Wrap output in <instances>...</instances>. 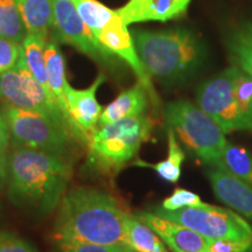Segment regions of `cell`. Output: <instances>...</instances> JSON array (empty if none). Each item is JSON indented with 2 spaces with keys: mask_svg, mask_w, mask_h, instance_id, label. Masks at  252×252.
I'll return each instance as SVG.
<instances>
[{
  "mask_svg": "<svg viewBox=\"0 0 252 252\" xmlns=\"http://www.w3.org/2000/svg\"><path fill=\"white\" fill-rule=\"evenodd\" d=\"M9 144H11V133H9L8 123L4 113L0 111V153H7Z\"/></svg>",
  "mask_w": 252,
  "mask_h": 252,
  "instance_id": "1f68e13d",
  "label": "cell"
},
{
  "mask_svg": "<svg viewBox=\"0 0 252 252\" xmlns=\"http://www.w3.org/2000/svg\"><path fill=\"white\" fill-rule=\"evenodd\" d=\"M208 176L214 194L220 201L252 220V186L239 180L224 169H212Z\"/></svg>",
  "mask_w": 252,
  "mask_h": 252,
  "instance_id": "9a60e30c",
  "label": "cell"
},
{
  "mask_svg": "<svg viewBox=\"0 0 252 252\" xmlns=\"http://www.w3.org/2000/svg\"><path fill=\"white\" fill-rule=\"evenodd\" d=\"M56 243L60 252H133L123 245H105L71 239H59Z\"/></svg>",
  "mask_w": 252,
  "mask_h": 252,
  "instance_id": "4316f807",
  "label": "cell"
},
{
  "mask_svg": "<svg viewBox=\"0 0 252 252\" xmlns=\"http://www.w3.org/2000/svg\"><path fill=\"white\" fill-rule=\"evenodd\" d=\"M165 119L167 126L201 161L220 168L228 141L209 115L188 100H174L166 105Z\"/></svg>",
  "mask_w": 252,
  "mask_h": 252,
  "instance_id": "5b68a950",
  "label": "cell"
},
{
  "mask_svg": "<svg viewBox=\"0 0 252 252\" xmlns=\"http://www.w3.org/2000/svg\"><path fill=\"white\" fill-rule=\"evenodd\" d=\"M127 215L112 195L94 188L76 187L62 197L54 238L127 247L125 234Z\"/></svg>",
  "mask_w": 252,
  "mask_h": 252,
  "instance_id": "7a4b0ae2",
  "label": "cell"
},
{
  "mask_svg": "<svg viewBox=\"0 0 252 252\" xmlns=\"http://www.w3.org/2000/svg\"><path fill=\"white\" fill-rule=\"evenodd\" d=\"M7 181V153H0V190Z\"/></svg>",
  "mask_w": 252,
  "mask_h": 252,
  "instance_id": "d6a6232c",
  "label": "cell"
},
{
  "mask_svg": "<svg viewBox=\"0 0 252 252\" xmlns=\"http://www.w3.org/2000/svg\"><path fill=\"white\" fill-rule=\"evenodd\" d=\"M46 42V37L37 35V34H27L21 42V56L33 77L53 96L48 86V76H47L45 59Z\"/></svg>",
  "mask_w": 252,
  "mask_h": 252,
  "instance_id": "ffe728a7",
  "label": "cell"
},
{
  "mask_svg": "<svg viewBox=\"0 0 252 252\" xmlns=\"http://www.w3.org/2000/svg\"><path fill=\"white\" fill-rule=\"evenodd\" d=\"M231 60L237 67L252 75V25L245 24L237 28L228 40Z\"/></svg>",
  "mask_w": 252,
  "mask_h": 252,
  "instance_id": "7402d4cb",
  "label": "cell"
},
{
  "mask_svg": "<svg viewBox=\"0 0 252 252\" xmlns=\"http://www.w3.org/2000/svg\"><path fill=\"white\" fill-rule=\"evenodd\" d=\"M71 176L68 158L24 147L7 153L9 200L33 213L47 215L59 208Z\"/></svg>",
  "mask_w": 252,
  "mask_h": 252,
  "instance_id": "6da1fadb",
  "label": "cell"
},
{
  "mask_svg": "<svg viewBox=\"0 0 252 252\" xmlns=\"http://www.w3.org/2000/svg\"><path fill=\"white\" fill-rule=\"evenodd\" d=\"M209 252H252L251 242L231 239H208Z\"/></svg>",
  "mask_w": 252,
  "mask_h": 252,
  "instance_id": "4dcf8cb0",
  "label": "cell"
},
{
  "mask_svg": "<svg viewBox=\"0 0 252 252\" xmlns=\"http://www.w3.org/2000/svg\"><path fill=\"white\" fill-rule=\"evenodd\" d=\"M203 204L204 202L201 201L197 194L184 188H176L171 196L163 200L161 208L173 212V210L182 209L186 207H202Z\"/></svg>",
  "mask_w": 252,
  "mask_h": 252,
  "instance_id": "83f0119b",
  "label": "cell"
},
{
  "mask_svg": "<svg viewBox=\"0 0 252 252\" xmlns=\"http://www.w3.org/2000/svg\"><path fill=\"white\" fill-rule=\"evenodd\" d=\"M153 125L152 118L140 115L98 126L87 144L88 166L102 174H116L149 140Z\"/></svg>",
  "mask_w": 252,
  "mask_h": 252,
  "instance_id": "277c9868",
  "label": "cell"
},
{
  "mask_svg": "<svg viewBox=\"0 0 252 252\" xmlns=\"http://www.w3.org/2000/svg\"><path fill=\"white\" fill-rule=\"evenodd\" d=\"M26 35L18 0H0V36L21 43Z\"/></svg>",
  "mask_w": 252,
  "mask_h": 252,
  "instance_id": "d4e9b609",
  "label": "cell"
},
{
  "mask_svg": "<svg viewBox=\"0 0 252 252\" xmlns=\"http://www.w3.org/2000/svg\"><path fill=\"white\" fill-rule=\"evenodd\" d=\"M12 147L43 151L70 159L74 140L68 126L45 113L5 105Z\"/></svg>",
  "mask_w": 252,
  "mask_h": 252,
  "instance_id": "8992f818",
  "label": "cell"
},
{
  "mask_svg": "<svg viewBox=\"0 0 252 252\" xmlns=\"http://www.w3.org/2000/svg\"><path fill=\"white\" fill-rule=\"evenodd\" d=\"M234 91L239 109L252 125V75L236 67Z\"/></svg>",
  "mask_w": 252,
  "mask_h": 252,
  "instance_id": "484cf974",
  "label": "cell"
},
{
  "mask_svg": "<svg viewBox=\"0 0 252 252\" xmlns=\"http://www.w3.org/2000/svg\"><path fill=\"white\" fill-rule=\"evenodd\" d=\"M104 81L105 77L100 74L87 89H74L69 83L64 89L68 117L74 127L77 140L86 145L89 141L90 135L98 128L103 109L97 100L96 93Z\"/></svg>",
  "mask_w": 252,
  "mask_h": 252,
  "instance_id": "7c38bea8",
  "label": "cell"
},
{
  "mask_svg": "<svg viewBox=\"0 0 252 252\" xmlns=\"http://www.w3.org/2000/svg\"><path fill=\"white\" fill-rule=\"evenodd\" d=\"M21 58V43L0 36V75L17 64Z\"/></svg>",
  "mask_w": 252,
  "mask_h": 252,
  "instance_id": "f1b7e54d",
  "label": "cell"
},
{
  "mask_svg": "<svg viewBox=\"0 0 252 252\" xmlns=\"http://www.w3.org/2000/svg\"><path fill=\"white\" fill-rule=\"evenodd\" d=\"M125 234L127 247L133 252H168L161 238L134 215L126 217Z\"/></svg>",
  "mask_w": 252,
  "mask_h": 252,
  "instance_id": "d6986e66",
  "label": "cell"
},
{
  "mask_svg": "<svg viewBox=\"0 0 252 252\" xmlns=\"http://www.w3.org/2000/svg\"><path fill=\"white\" fill-rule=\"evenodd\" d=\"M53 28L62 42L75 47L94 61H111L112 54L99 45L82 20L72 0H53Z\"/></svg>",
  "mask_w": 252,
  "mask_h": 252,
  "instance_id": "30bf717a",
  "label": "cell"
},
{
  "mask_svg": "<svg viewBox=\"0 0 252 252\" xmlns=\"http://www.w3.org/2000/svg\"><path fill=\"white\" fill-rule=\"evenodd\" d=\"M236 67H230L200 86L196 105L209 115L224 134L232 131H251L252 125L239 109L234 91Z\"/></svg>",
  "mask_w": 252,
  "mask_h": 252,
  "instance_id": "9c48e42d",
  "label": "cell"
},
{
  "mask_svg": "<svg viewBox=\"0 0 252 252\" xmlns=\"http://www.w3.org/2000/svg\"><path fill=\"white\" fill-rule=\"evenodd\" d=\"M135 49L150 76L176 83L193 75L206 59V47L187 28L132 33Z\"/></svg>",
  "mask_w": 252,
  "mask_h": 252,
  "instance_id": "3957f363",
  "label": "cell"
},
{
  "mask_svg": "<svg viewBox=\"0 0 252 252\" xmlns=\"http://www.w3.org/2000/svg\"><path fill=\"white\" fill-rule=\"evenodd\" d=\"M152 213L188 226L207 239H231L252 243L250 224L237 214L224 208L204 203L202 207H186L173 212L156 207Z\"/></svg>",
  "mask_w": 252,
  "mask_h": 252,
  "instance_id": "52a82bcc",
  "label": "cell"
},
{
  "mask_svg": "<svg viewBox=\"0 0 252 252\" xmlns=\"http://www.w3.org/2000/svg\"><path fill=\"white\" fill-rule=\"evenodd\" d=\"M191 0H128L116 9L126 26L146 21H165L180 17Z\"/></svg>",
  "mask_w": 252,
  "mask_h": 252,
  "instance_id": "5bb4252c",
  "label": "cell"
},
{
  "mask_svg": "<svg viewBox=\"0 0 252 252\" xmlns=\"http://www.w3.org/2000/svg\"><path fill=\"white\" fill-rule=\"evenodd\" d=\"M0 102L7 106L45 113L63 123L74 133L55 98L33 77L23 56L13 68L0 75Z\"/></svg>",
  "mask_w": 252,
  "mask_h": 252,
  "instance_id": "ba28073f",
  "label": "cell"
},
{
  "mask_svg": "<svg viewBox=\"0 0 252 252\" xmlns=\"http://www.w3.org/2000/svg\"><path fill=\"white\" fill-rule=\"evenodd\" d=\"M134 216L149 225L173 252H209L208 239L188 226L150 212L137 213Z\"/></svg>",
  "mask_w": 252,
  "mask_h": 252,
  "instance_id": "4fadbf2b",
  "label": "cell"
},
{
  "mask_svg": "<svg viewBox=\"0 0 252 252\" xmlns=\"http://www.w3.org/2000/svg\"><path fill=\"white\" fill-rule=\"evenodd\" d=\"M117 12V11H116ZM97 41L112 55H117L130 65L138 78V82L147 91L151 103L156 109L160 108V99L154 90L149 72L145 69L143 62L135 49L133 37L128 32L127 26L123 23L118 13L116 18L104 30L96 35Z\"/></svg>",
  "mask_w": 252,
  "mask_h": 252,
  "instance_id": "8fae6325",
  "label": "cell"
},
{
  "mask_svg": "<svg viewBox=\"0 0 252 252\" xmlns=\"http://www.w3.org/2000/svg\"><path fill=\"white\" fill-rule=\"evenodd\" d=\"M220 169H224L239 180L252 186V154L244 147L226 143Z\"/></svg>",
  "mask_w": 252,
  "mask_h": 252,
  "instance_id": "cb8c5ba5",
  "label": "cell"
},
{
  "mask_svg": "<svg viewBox=\"0 0 252 252\" xmlns=\"http://www.w3.org/2000/svg\"><path fill=\"white\" fill-rule=\"evenodd\" d=\"M149 105V94L145 88L138 82L130 89L123 91L115 100L103 109L98 126L119 121L123 118L144 115Z\"/></svg>",
  "mask_w": 252,
  "mask_h": 252,
  "instance_id": "2e32d148",
  "label": "cell"
},
{
  "mask_svg": "<svg viewBox=\"0 0 252 252\" xmlns=\"http://www.w3.org/2000/svg\"><path fill=\"white\" fill-rule=\"evenodd\" d=\"M0 252H36V250L14 232L0 230Z\"/></svg>",
  "mask_w": 252,
  "mask_h": 252,
  "instance_id": "f546056e",
  "label": "cell"
},
{
  "mask_svg": "<svg viewBox=\"0 0 252 252\" xmlns=\"http://www.w3.org/2000/svg\"><path fill=\"white\" fill-rule=\"evenodd\" d=\"M45 59H46V68H47V76H48V86L52 91L53 96L58 103L59 108L61 109L63 115L65 116L67 121L70 125V127L74 131L70 119L68 117L67 106H65V97L64 89L68 84L67 76H65V61L63 58L62 52L60 50L58 43L55 41H48L46 42L45 48ZM75 134V131H74ZM76 137V134H75ZM77 139V137H76Z\"/></svg>",
  "mask_w": 252,
  "mask_h": 252,
  "instance_id": "e0dca14e",
  "label": "cell"
},
{
  "mask_svg": "<svg viewBox=\"0 0 252 252\" xmlns=\"http://www.w3.org/2000/svg\"><path fill=\"white\" fill-rule=\"evenodd\" d=\"M167 139H168V157L162 161L149 163L138 160L133 162L134 166L149 167L159 175L160 179L171 184H176L181 176V167L185 160V152L176 139L175 132L171 127H167Z\"/></svg>",
  "mask_w": 252,
  "mask_h": 252,
  "instance_id": "44dd1931",
  "label": "cell"
},
{
  "mask_svg": "<svg viewBox=\"0 0 252 252\" xmlns=\"http://www.w3.org/2000/svg\"><path fill=\"white\" fill-rule=\"evenodd\" d=\"M27 34L46 37L53 28V0H18Z\"/></svg>",
  "mask_w": 252,
  "mask_h": 252,
  "instance_id": "ac0fdd59",
  "label": "cell"
},
{
  "mask_svg": "<svg viewBox=\"0 0 252 252\" xmlns=\"http://www.w3.org/2000/svg\"><path fill=\"white\" fill-rule=\"evenodd\" d=\"M76 9L94 37L111 23L117 12L106 7L98 0H72Z\"/></svg>",
  "mask_w": 252,
  "mask_h": 252,
  "instance_id": "603a6c76",
  "label": "cell"
}]
</instances>
